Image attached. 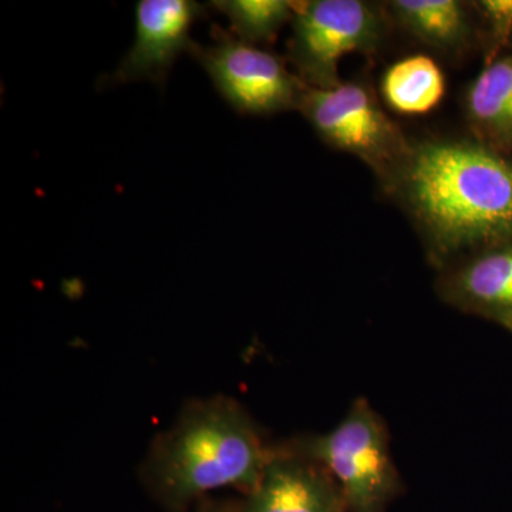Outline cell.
I'll list each match as a JSON object with an SVG mask.
<instances>
[{
	"mask_svg": "<svg viewBox=\"0 0 512 512\" xmlns=\"http://www.w3.org/2000/svg\"><path fill=\"white\" fill-rule=\"evenodd\" d=\"M292 446L335 478L348 512H384L402 490L389 430L365 397L353 400L335 429L293 441Z\"/></svg>",
	"mask_w": 512,
	"mask_h": 512,
	"instance_id": "cell-3",
	"label": "cell"
},
{
	"mask_svg": "<svg viewBox=\"0 0 512 512\" xmlns=\"http://www.w3.org/2000/svg\"><path fill=\"white\" fill-rule=\"evenodd\" d=\"M407 215L436 271L512 238V158L466 137L412 138L382 188Z\"/></svg>",
	"mask_w": 512,
	"mask_h": 512,
	"instance_id": "cell-1",
	"label": "cell"
},
{
	"mask_svg": "<svg viewBox=\"0 0 512 512\" xmlns=\"http://www.w3.org/2000/svg\"><path fill=\"white\" fill-rule=\"evenodd\" d=\"M463 113L468 136L512 158V49L468 83Z\"/></svg>",
	"mask_w": 512,
	"mask_h": 512,
	"instance_id": "cell-11",
	"label": "cell"
},
{
	"mask_svg": "<svg viewBox=\"0 0 512 512\" xmlns=\"http://www.w3.org/2000/svg\"><path fill=\"white\" fill-rule=\"evenodd\" d=\"M441 301L512 335V238L484 245L437 271Z\"/></svg>",
	"mask_w": 512,
	"mask_h": 512,
	"instance_id": "cell-7",
	"label": "cell"
},
{
	"mask_svg": "<svg viewBox=\"0 0 512 512\" xmlns=\"http://www.w3.org/2000/svg\"><path fill=\"white\" fill-rule=\"evenodd\" d=\"M214 29V45L194 43L190 53L232 109L251 116L299 109L308 86L288 69L286 57L242 42L218 26Z\"/></svg>",
	"mask_w": 512,
	"mask_h": 512,
	"instance_id": "cell-6",
	"label": "cell"
},
{
	"mask_svg": "<svg viewBox=\"0 0 512 512\" xmlns=\"http://www.w3.org/2000/svg\"><path fill=\"white\" fill-rule=\"evenodd\" d=\"M201 512H228V511L222 507H208V508H205V510H202Z\"/></svg>",
	"mask_w": 512,
	"mask_h": 512,
	"instance_id": "cell-15",
	"label": "cell"
},
{
	"mask_svg": "<svg viewBox=\"0 0 512 512\" xmlns=\"http://www.w3.org/2000/svg\"><path fill=\"white\" fill-rule=\"evenodd\" d=\"M210 6L227 16L232 35L261 47L272 45L295 13V0H214Z\"/></svg>",
	"mask_w": 512,
	"mask_h": 512,
	"instance_id": "cell-13",
	"label": "cell"
},
{
	"mask_svg": "<svg viewBox=\"0 0 512 512\" xmlns=\"http://www.w3.org/2000/svg\"><path fill=\"white\" fill-rule=\"evenodd\" d=\"M239 512H348L335 478L292 444L274 448Z\"/></svg>",
	"mask_w": 512,
	"mask_h": 512,
	"instance_id": "cell-9",
	"label": "cell"
},
{
	"mask_svg": "<svg viewBox=\"0 0 512 512\" xmlns=\"http://www.w3.org/2000/svg\"><path fill=\"white\" fill-rule=\"evenodd\" d=\"M202 16L205 6L194 0H138L136 40L109 83L164 84L177 57L194 46L191 28Z\"/></svg>",
	"mask_w": 512,
	"mask_h": 512,
	"instance_id": "cell-8",
	"label": "cell"
},
{
	"mask_svg": "<svg viewBox=\"0 0 512 512\" xmlns=\"http://www.w3.org/2000/svg\"><path fill=\"white\" fill-rule=\"evenodd\" d=\"M272 453L241 404L215 397L185 409L157 441L147 474L168 503L183 505L218 488L251 490Z\"/></svg>",
	"mask_w": 512,
	"mask_h": 512,
	"instance_id": "cell-2",
	"label": "cell"
},
{
	"mask_svg": "<svg viewBox=\"0 0 512 512\" xmlns=\"http://www.w3.org/2000/svg\"><path fill=\"white\" fill-rule=\"evenodd\" d=\"M291 25L285 57L312 89H332L342 83V57L375 56L393 28L383 3L366 0H299Z\"/></svg>",
	"mask_w": 512,
	"mask_h": 512,
	"instance_id": "cell-5",
	"label": "cell"
},
{
	"mask_svg": "<svg viewBox=\"0 0 512 512\" xmlns=\"http://www.w3.org/2000/svg\"><path fill=\"white\" fill-rule=\"evenodd\" d=\"M298 110L326 146L366 164L380 188L392 180L412 147V138L386 113L365 79L343 80L332 89L306 87Z\"/></svg>",
	"mask_w": 512,
	"mask_h": 512,
	"instance_id": "cell-4",
	"label": "cell"
},
{
	"mask_svg": "<svg viewBox=\"0 0 512 512\" xmlns=\"http://www.w3.org/2000/svg\"><path fill=\"white\" fill-rule=\"evenodd\" d=\"M383 6L393 28L441 56L458 60L481 53L480 22L473 2L389 0Z\"/></svg>",
	"mask_w": 512,
	"mask_h": 512,
	"instance_id": "cell-10",
	"label": "cell"
},
{
	"mask_svg": "<svg viewBox=\"0 0 512 512\" xmlns=\"http://www.w3.org/2000/svg\"><path fill=\"white\" fill-rule=\"evenodd\" d=\"M480 22L481 55L484 64L512 49V0L473 2Z\"/></svg>",
	"mask_w": 512,
	"mask_h": 512,
	"instance_id": "cell-14",
	"label": "cell"
},
{
	"mask_svg": "<svg viewBox=\"0 0 512 512\" xmlns=\"http://www.w3.org/2000/svg\"><path fill=\"white\" fill-rule=\"evenodd\" d=\"M446 94V77L430 55H412L387 67L380 82L382 100L403 116H421L436 109Z\"/></svg>",
	"mask_w": 512,
	"mask_h": 512,
	"instance_id": "cell-12",
	"label": "cell"
}]
</instances>
